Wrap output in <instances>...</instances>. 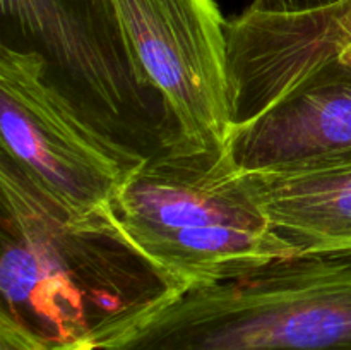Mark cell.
Returning a JSON list of instances; mask_svg holds the SVG:
<instances>
[{
  "instance_id": "ba28073f",
  "label": "cell",
  "mask_w": 351,
  "mask_h": 350,
  "mask_svg": "<svg viewBox=\"0 0 351 350\" xmlns=\"http://www.w3.org/2000/svg\"><path fill=\"white\" fill-rule=\"evenodd\" d=\"M239 174L293 257L351 256V156Z\"/></svg>"
},
{
  "instance_id": "3957f363",
  "label": "cell",
  "mask_w": 351,
  "mask_h": 350,
  "mask_svg": "<svg viewBox=\"0 0 351 350\" xmlns=\"http://www.w3.org/2000/svg\"><path fill=\"white\" fill-rule=\"evenodd\" d=\"M99 350H351V256H304L165 292Z\"/></svg>"
},
{
  "instance_id": "8992f818",
  "label": "cell",
  "mask_w": 351,
  "mask_h": 350,
  "mask_svg": "<svg viewBox=\"0 0 351 350\" xmlns=\"http://www.w3.org/2000/svg\"><path fill=\"white\" fill-rule=\"evenodd\" d=\"M223 154L237 172L298 170L351 156V71H308L259 113L233 124Z\"/></svg>"
},
{
  "instance_id": "6da1fadb",
  "label": "cell",
  "mask_w": 351,
  "mask_h": 350,
  "mask_svg": "<svg viewBox=\"0 0 351 350\" xmlns=\"http://www.w3.org/2000/svg\"><path fill=\"white\" fill-rule=\"evenodd\" d=\"M0 318L51 350H99L167 292L132 250L75 225L0 156Z\"/></svg>"
},
{
  "instance_id": "30bf717a",
  "label": "cell",
  "mask_w": 351,
  "mask_h": 350,
  "mask_svg": "<svg viewBox=\"0 0 351 350\" xmlns=\"http://www.w3.org/2000/svg\"><path fill=\"white\" fill-rule=\"evenodd\" d=\"M0 350H51L14 323L0 318Z\"/></svg>"
},
{
  "instance_id": "52a82bcc",
  "label": "cell",
  "mask_w": 351,
  "mask_h": 350,
  "mask_svg": "<svg viewBox=\"0 0 351 350\" xmlns=\"http://www.w3.org/2000/svg\"><path fill=\"white\" fill-rule=\"evenodd\" d=\"M228 58L237 124L324 62L351 71V0L288 16L247 9L228 21Z\"/></svg>"
},
{
  "instance_id": "5b68a950",
  "label": "cell",
  "mask_w": 351,
  "mask_h": 350,
  "mask_svg": "<svg viewBox=\"0 0 351 350\" xmlns=\"http://www.w3.org/2000/svg\"><path fill=\"white\" fill-rule=\"evenodd\" d=\"M2 154L71 222L99 230L127 175L146 158L96 124L58 84L43 55L0 47Z\"/></svg>"
},
{
  "instance_id": "277c9868",
  "label": "cell",
  "mask_w": 351,
  "mask_h": 350,
  "mask_svg": "<svg viewBox=\"0 0 351 350\" xmlns=\"http://www.w3.org/2000/svg\"><path fill=\"white\" fill-rule=\"evenodd\" d=\"M112 54L160 102L161 148L221 153L233 124L228 21L215 0H82Z\"/></svg>"
},
{
  "instance_id": "7a4b0ae2",
  "label": "cell",
  "mask_w": 351,
  "mask_h": 350,
  "mask_svg": "<svg viewBox=\"0 0 351 350\" xmlns=\"http://www.w3.org/2000/svg\"><path fill=\"white\" fill-rule=\"evenodd\" d=\"M101 232L132 250L168 292H187L293 257L221 153L158 148L127 175Z\"/></svg>"
},
{
  "instance_id": "9c48e42d",
  "label": "cell",
  "mask_w": 351,
  "mask_h": 350,
  "mask_svg": "<svg viewBox=\"0 0 351 350\" xmlns=\"http://www.w3.org/2000/svg\"><path fill=\"white\" fill-rule=\"evenodd\" d=\"M341 2L345 0H252L249 10L259 14L288 16V14H305L328 9Z\"/></svg>"
}]
</instances>
